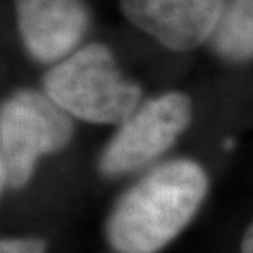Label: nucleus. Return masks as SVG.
Masks as SVG:
<instances>
[{
  "label": "nucleus",
  "mask_w": 253,
  "mask_h": 253,
  "mask_svg": "<svg viewBox=\"0 0 253 253\" xmlns=\"http://www.w3.org/2000/svg\"><path fill=\"white\" fill-rule=\"evenodd\" d=\"M212 48L230 61L253 59V0H229L211 37Z\"/></svg>",
  "instance_id": "0eeeda50"
},
{
  "label": "nucleus",
  "mask_w": 253,
  "mask_h": 253,
  "mask_svg": "<svg viewBox=\"0 0 253 253\" xmlns=\"http://www.w3.org/2000/svg\"><path fill=\"white\" fill-rule=\"evenodd\" d=\"M43 85L66 114L90 124H124L141 97L140 87L124 78L102 43H90L54 64Z\"/></svg>",
  "instance_id": "f03ea898"
},
{
  "label": "nucleus",
  "mask_w": 253,
  "mask_h": 253,
  "mask_svg": "<svg viewBox=\"0 0 253 253\" xmlns=\"http://www.w3.org/2000/svg\"><path fill=\"white\" fill-rule=\"evenodd\" d=\"M192 119V102L183 92H168L136 109L100 156L105 174L138 169L168 151Z\"/></svg>",
  "instance_id": "20e7f679"
},
{
  "label": "nucleus",
  "mask_w": 253,
  "mask_h": 253,
  "mask_svg": "<svg viewBox=\"0 0 253 253\" xmlns=\"http://www.w3.org/2000/svg\"><path fill=\"white\" fill-rule=\"evenodd\" d=\"M225 0H120L130 23L173 49L189 51L214 35Z\"/></svg>",
  "instance_id": "39448f33"
},
{
  "label": "nucleus",
  "mask_w": 253,
  "mask_h": 253,
  "mask_svg": "<svg viewBox=\"0 0 253 253\" xmlns=\"http://www.w3.org/2000/svg\"><path fill=\"white\" fill-rule=\"evenodd\" d=\"M69 114L46 94L18 90L0 110V183L22 188L32 178L40 156L63 150L73 138Z\"/></svg>",
  "instance_id": "7ed1b4c3"
},
{
  "label": "nucleus",
  "mask_w": 253,
  "mask_h": 253,
  "mask_svg": "<svg viewBox=\"0 0 253 253\" xmlns=\"http://www.w3.org/2000/svg\"><path fill=\"white\" fill-rule=\"evenodd\" d=\"M0 253H46V244L42 239H5Z\"/></svg>",
  "instance_id": "6e6552de"
},
{
  "label": "nucleus",
  "mask_w": 253,
  "mask_h": 253,
  "mask_svg": "<svg viewBox=\"0 0 253 253\" xmlns=\"http://www.w3.org/2000/svg\"><path fill=\"white\" fill-rule=\"evenodd\" d=\"M207 194V176L191 160L155 168L126 191L107 222L119 253H156L189 224Z\"/></svg>",
  "instance_id": "f257e3e1"
},
{
  "label": "nucleus",
  "mask_w": 253,
  "mask_h": 253,
  "mask_svg": "<svg viewBox=\"0 0 253 253\" xmlns=\"http://www.w3.org/2000/svg\"><path fill=\"white\" fill-rule=\"evenodd\" d=\"M15 10L23 46L40 63L63 61L89 30L83 0H15Z\"/></svg>",
  "instance_id": "423d86ee"
},
{
  "label": "nucleus",
  "mask_w": 253,
  "mask_h": 253,
  "mask_svg": "<svg viewBox=\"0 0 253 253\" xmlns=\"http://www.w3.org/2000/svg\"><path fill=\"white\" fill-rule=\"evenodd\" d=\"M242 253H253V222L245 230L244 239H242Z\"/></svg>",
  "instance_id": "1a4fd4ad"
}]
</instances>
